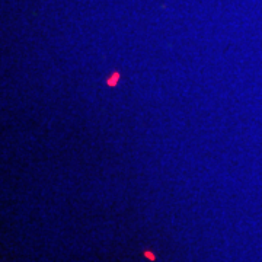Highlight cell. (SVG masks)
Wrapping results in <instances>:
<instances>
[{"label": "cell", "mask_w": 262, "mask_h": 262, "mask_svg": "<svg viewBox=\"0 0 262 262\" xmlns=\"http://www.w3.org/2000/svg\"><path fill=\"white\" fill-rule=\"evenodd\" d=\"M118 77H120V75H118V73H115V75H114L113 77H111V79L108 80V84H110V86H114V84L117 83V80H118Z\"/></svg>", "instance_id": "obj_1"}]
</instances>
